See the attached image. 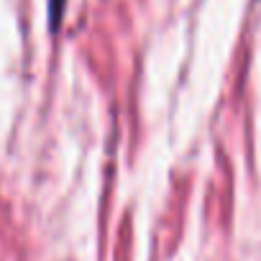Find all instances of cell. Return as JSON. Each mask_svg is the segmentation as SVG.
<instances>
[{
  "instance_id": "obj_1",
  "label": "cell",
  "mask_w": 261,
  "mask_h": 261,
  "mask_svg": "<svg viewBox=\"0 0 261 261\" xmlns=\"http://www.w3.org/2000/svg\"><path fill=\"white\" fill-rule=\"evenodd\" d=\"M64 11H67V0H49V26L57 34L62 21H64Z\"/></svg>"
}]
</instances>
